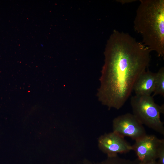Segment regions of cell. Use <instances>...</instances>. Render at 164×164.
I'll return each instance as SVG.
<instances>
[{"label":"cell","mask_w":164,"mask_h":164,"mask_svg":"<svg viewBox=\"0 0 164 164\" xmlns=\"http://www.w3.org/2000/svg\"><path fill=\"white\" fill-rule=\"evenodd\" d=\"M146 164H159L158 162H157L156 161H153Z\"/></svg>","instance_id":"obj_10"},{"label":"cell","mask_w":164,"mask_h":164,"mask_svg":"<svg viewBox=\"0 0 164 164\" xmlns=\"http://www.w3.org/2000/svg\"><path fill=\"white\" fill-rule=\"evenodd\" d=\"M133 114L143 125L164 135V123L160 118L164 112V104L160 106L150 95H136L130 99Z\"/></svg>","instance_id":"obj_3"},{"label":"cell","mask_w":164,"mask_h":164,"mask_svg":"<svg viewBox=\"0 0 164 164\" xmlns=\"http://www.w3.org/2000/svg\"><path fill=\"white\" fill-rule=\"evenodd\" d=\"M156 73L145 70L139 76L133 89L135 95H150L153 93Z\"/></svg>","instance_id":"obj_7"},{"label":"cell","mask_w":164,"mask_h":164,"mask_svg":"<svg viewBox=\"0 0 164 164\" xmlns=\"http://www.w3.org/2000/svg\"><path fill=\"white\" fill-rule=\"evenodd\" d=\"M157 159L159 164H164V142L161 145L158 150Z\"/></svg>","instance_id":"obj_9"},{"label":"cell","mask_w":164,"mask_h":164,"mask_svg":"<svg viewBox=\"0 0 164 164\" xmlns=\"http://www.w3.org/2000/svg\"><path fill=\"white\" fill-rule=\"evenodd\" d=\"M142 43L158 56H164V0H141L134 21Z\"/></svg>","instance_id":"obj_2"},{"label":"cell","mask_w":164,"mask_h":164,"mask_svg":"<svg viewBox=\"0 0 164 164\" xmlns=\"http://www.w3.org/2000/svg\"><path fill=\"white\" fill-rule=\"evenodd\" d=\"M98 146L99 149L109 157L132 150V146L124 137L113 131L101 136L98 140Z\"/></svg>","instance_id":"obj_6"},{"label":"cell","mask_w":164,"mask_h":164,"mask_svg":"<svg viewBox=\"0 0 164 164\" xmlns=\"http://www.w3.org/2000/svg\"><path fill=\"white\" fill-rule=\"evenodd\" d=\"M151 52L129 34L113 31L104 52L97 93L102 104L117 110L124 105L137 80L148 67Z\"/></svg>","instance_id":"obj_1"},{"label":"cell","mask_w":164,"mask_h":164,"mask_svg":"<svg viewBox=\"0 0 164 164\" xmlns=\"http://www.w3.org/2000/svg\"><path fill=\"white\" fill-rule=\"evenodd\" d=\"M113 132L135 141L146 134L143 125L133 114L127 113L118 116L112 122Z\"/></svg>","instance_id":"obj_4"},{"label":"cell","mask_w":164,"mask_h":164,"mask_svg":"<svg viewBox=\"0 0 164 164\" xmlns=\"http://www.w3.org/2000/svg\"><path fill=\"white\" fill-rule=\"evenodd\" d=\"M164 139H160L153 135L147 134L135 141L132 145L138 157L139 164H146L155 161L159 148Z\"/></svg>","instance_id":"obj_5"},{"label":"cell","mask_w":164,"mask_h":164,"mask_svg":"<svg viewBox=\"0 0 164 164\" xmlns=\"http://www.w3.org/2000/svg\"><path fill=\"white\" fill-rule=\"evenodd\" d=\"M153 97L158 95L164 96V67H162L156 73Z\"/></svg>","instance_id":"obj_8"}]
</instances>
